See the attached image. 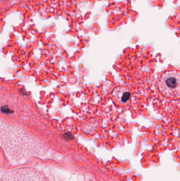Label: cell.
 <instances>
[{
    "mask_svg": "<svg viewBox=\"0 0 180 181\" xmlns=\"http://www.w3.org/2000/svg\"><path fill=\"white\" fill-rule=\"evenodd\" d=\"M1 144L10 161L14 164L24 162L32 157H43L47 149L39 141L26 134L5 132Z\"/></svg>",
    "mask_w": 180,
    "mask_h": 181,
    "instance_id": "1",
    "label": "cell"
},
{
    "mask_svg": "<svg viewBox=\"0 0 180 181\" xmlns=\"http://www.w3.org/2000/svg\"><path fill=\"white\" fill-rule=\"evenodd\" d=\"M157 86L160 92L167 98H180V72L167 71L158 79Z\"/></svg>",
    "mask_w": 180,
    "mask_h": 181,
    "instance_id": "2",
    "label": "cell"
},
{
    "mask_svg": "<svg viewBox=\"0 0 180 181\" xmlns=\"http://www.w3.org/2000/svg\"><path fill=\"white\" fill-rule=\"evenodd\" d=\"M0 181H47L41 171L33 167H22L2 174Z\"/></svg>",
    "mask_w": 180,
    "mask_h": 181,
    "instance_id": "3",
    "label": "cell"
},
{
    "mask_svg": "<svg viewBox=\"0 0 180 181\" xmlns=\"http://www.w3.org/2000/svg\"><path fill=\"white\" fill-rule=\"evenodd\" d=\"M131 96V92L128 88L125 86H118L115 88L113 91V96L117 102L122 104L127 103Z\"/></svg>",
    "mask_w": 180,
    "mask_h": 181,
    "instance_id": "4",
    "label": "cell"
},
{
    "mask_svg": "<svg viewBox=\"0 0 180 181\" xmlns=\"http://www.w3.org/2000/svg\"><path fill=\"white\" fill-rule=\"evenodd\" d=\"M1 111L2 113H5V114H10V113L13 112V111L11 110L8 105L2 106L1 108Z\"/></svg>",
    "mask_w": 180,
    "mask_h": 181,
    "instance_id": "5",
    "label": "cell"
}]
</instances>
